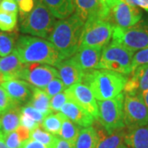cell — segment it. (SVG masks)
<instances>
[{
    "instance_id": "27",
    "label": "cell",
    "mask_w": 148,
    "mask_h": 148,
    "mask_svg": "<svg viewBox=\"0 0 148 148\" xmlns=\"http://www.w3.org/2000/svg\"><path fill=\"white\" fill-rule=\"evenodd\" d=\"M31 131L20 125L16 130L3 134L7 146L9 148H20L23 142L30 138Z\"/></svg>"
},
{
    "instance_id": "36",
    "label": "cell",
    "mask_w": 148,
    "mask_h": 148,
    "mask_svg": "<svg viewBox=\"0 0 148 148\" xmlns=\"http://www.w3.org/2000/svg\"><path fill=\"white\" fill-rule=\"evenodd\" d=\"M67 101H69V99L64 91L53 95V97L50 98V109L52 112L60 111L62 106H64Z\"/></svg>"
},
{
    "instance_id": "41",
    "label": "cell",
    "mask_w": 148,
    "mask_h": 148,
    "mask_svg": "<svg viewBox=\"0 0 148 148\" xmlns=\"http://www.w3.org/2000/svg\"><path fill=\"white\" fill-rule=\"evenodd\" d=\"M99 1H100L102 10L104 11L107 15L110 16L111 8L115 5L119 0H99Z\"/></svg>"
},
{
    "instance_id": "19",
    "label": "cell",
    "mask_w": 148,
    "mask_h": 148,
    "mask_svg": "<svg viewBox=\"0 0 148 148\" xmlns=\"http://www.w3.org/2000/svg\"><path fill=\"white\" fill-rule=\"evenodd\" d=\"M23 66L24 64L20 60L16 48L10 54L0 58V73L5 76L6 81L18 79V75Z\"/></svg>"
},
{
    "instance_id": "33",
    "label": "cell",
    "mask_w": 148,
    "mask_h": 148,
    "mask_svg": "<svg viewBox=\"0 0 148 148\" xmlns=\"http://www.w3.org/2000/svg\"><path fill=\"white\" fill-rule=\"evenodd\" d=\"M16 106L18 105L11 99L4 88L0 86V115Z\"/></svg>"
},
{
    "instance_id": "13",
    "label": "cell",
    "mask_w": 148,
    "mask_h": 148,
    "mask_svg": "<svg viewBox=\"0 0 148 148\" xmlns=\"http://www.w3.org/2000/svg\"><path fill=\"white\" fill-rule=\"evenodd\" d=\"M1 86L4 88L11 99L18 106L25 102H29L32 98L34 86L24 80H8Z\"/></svg>"
},
{
    "instance_id": "23",
    "label": "cell",
    "mask_w": 148,
    "mask_h": 148,
    "mask_svg": "<svg viewBox=\"0 0 148 148\" xmlns=\"http://www.w3.org/2000/svg\"><path fill=\"white\" fill-rule=\"evenodd\" d=\"M16 106L0 115V131L3 134L16 130L20 126L21 109Z\"/></svg>"
},
{
    "instance_id": "1",
    "label": "cell",
    "mask_w": 148,
    "mask_h": 148,
    "mask_svg": "<svg viewBox=\"0 0 148 148\" xmlns=\"http://www.w3.org/2000/svg\"><path fill=\"white\" fill-rule=\"evenodd\" d=\"M84 24L77 13L56 21L48 38L58 50L61 60L73 57L78 50Z\"/></svg>"
},
{
    "instance_id": "26",
    "label": "cell",
    "mask_w": 148,
    "mask_h": 148,
    "mask_svg": "<svg viewBox=\"0 0 148 148\" xmlns=\"http://www.w3.org/2000/svg\"><path fill=\"white\" fill-rule=\"evenodd\" d=\"M81 129L82 128L80 126L74 123L73 122L71 121L62 114V125L58 133V136L60 137V138L75 144Z\"/></svg>"
},
{
    "instance_id": "29",
    "label": "cell",
    "mask_w": 148,
    "mask_h": 148,
    "mask_svg": "<svg viewBox=\"0 0 148 148\" xmlns=\"http://www.w3.org/2000/svg\"><path fill=\"white\" fill-rule=\"evenodd\" d=\"M30 138L42 143L50 148H54L58 138L53 134L46 132L40 127L32 130L30 134Z\"/></svg>"
},
{
    "instance_id": "22",
    "label": "cell",
    "mask_w": 148,
    "mask_h": 148,
    "mask_svg": "<svg viewBox=\"0 0 148 148\" xmlns=\"http://www.w3.org/2000/svg\"><path fill=\"white\" fill-rule=\"evenodd\" d=\"M73 3L76 13L84 22L101 11L99 0H73Z\"/></svg>"
},
{
    "instance_id": "4",
    "label": "cell",
    "mask_w": 148,
    "mask_h": 148,
    "mask_svg": "<svg viewBox=\"0 0 148 148\" xmlns=\"http://www.w3.org/2000/svg\"><path fill=\"white\" fill-rule=\"evenodd\" d=\"M114 27L110 18L103 15L101 8L99 13L90 16L85 22L81 46L103 49L110 41Z\"/></svg>"
},
{
    "instance_id": "21",
    "label": "cell",
    "mask_w": 148,
    "mask_h": 148,
    "mask_svg": "<svg viewBox=\"0 0 148 148\" xmlns=\"http://www.w3.org/2000/svg\"><path fill=\"white\" fill-rule=\"evenodd\" d=\"M43 2L53 16L60 20L70 16L74 11L73 0H43Z\"/></svg>"
},
{
    "instance_id": "7",
    "label": "cell",
    "mask_w": 148,
    "mask_h": 148,
    "mask_svg": "<svg viewBox=\"0 0 148 148\" xmlns=\"http://www.w3.org/2000/svg\"><path fill=\"white\" fill-rule=\"evenodd\" d=\"M123 101L124 93L122 92L115 98L97 102L99 114L96 120L110 133L125 127Z\"/></svg>"
},
{
    "instance_id": "47",
    "label": "cell",
    "mask_w": 148,
    "mask_h": 148,
    "mask_svg": "<svg viewBox=\"0 0 148 148\" xmlns=\"http://www.w3.org/2000/svg\"><path fill=\"white\" fill-rule=\"evenodd\" d=\"M15 1H16V3H20V2H21V1H23V0H15Z\"/></svg>"
},
{
    "instance_id": "17",
    "label": "cell",
    "mask_w": 148,
    "mask_h": 148,
    "mask_svg": "<svg viewBox=\"0 0 148 148\" xmlns=\"http://www.w3.org/2000/svg\"><path fill=\"white\" fill-rule=\"evenodd\" d=\"M60 113L66 116L74 123L82 127L92 126L94 123V118L88 114L86 111L82 109L80 106L72 101H67L62 108L60 109Z\"/></svg>"
},
{
    "instance_id": "5",
    "label": "cell",
    "mask_w": 148,
    "mask_h": 148,
    "mask_svg": "<svg viewBox=\"0 0 148 148\" xmlns=\"http://www.w3.org/2000/svg\"><path fill=\"white\" fill-rule=\"evenodd\" d=\"M56 23L55 17L48 9L43 0H36L31 12L21 19L20 30L33 36L48 38Z\"/></svg>"
},
{
    "instance_id": "46",
    "label": "cell",
    "mask_w": 148,
    "mask_h": 148,
    "mask_svg": "<svg viewBox=\"0 0 148 148\" xmlns=\"http://www.w3.org/2000/svg\"><path fill=\"white\" fill-rule=\"evenodd\" d=\"M120 148H128V147H127V146H125V145L123 144V146H122V147Z\"/></svg>"
},
{
    "instance_id": "40",
    "label": "cell",
    "mask_w": 148,
    "mask_h": 148,
    "mask_svg": "<svg viewBox=\"0 0 148 148\" xmlns=\"http://www.w3.org/2000/svg\"><path fill=\"white\" fill-rule=\"evenodd\" d=\"M20 148H50L44 145L42 143H39L36 140H33L32 138L27 139V141L23 142L21 145Z\"/></svg>"
},
{
    "instance_id": "16",
    "label": "cell",
    "mask_w": 148,
    "mask_h": 148,
    "mask_svg": "<svg viewBox=\"0 0 148 148\" xmlns=\"http://www.w3.org/2000/svg\"><path fill=\"white\" fill-rule=\"evenodd\" d=\"M101 48L81 46L72 59L83 72L96 69L101 57Z\"/></svg>"
},
{
    "instance_id": "3",
    "label": "cell",
    "mask_w": 148,
    "mask_h": 148,
    "mask_svg": "<svg viewBox=\"0 0 148 148\" xmlns=\"http://www.w3.org/2000/svg\"><path fill=\"white\" fill-rule=\"evenodd\" d=\"M16 49L24 64L38 63L57 66L62 61L53 44L39 37L21 36L17 40Z\"/></svg>"
},
{
    "instance_id": "24",
    "label": "cell",
    "mask_w": 148,
    "mask_h": 148,
    "mask_svg": "<svg viewBox=\"0 0 148 148\" xmlns=\"http://www.w3.org/2000/svg\"><path fill=\"white\" fill-rule=\"evenodd\" d=\"M99 137L97 131L93 126L81 129L76 141V148H97Z\"/></svg>"
},
{
    "instance_id": "43",
    "label": "cell",
    "mask_w": 148,
    "mask_h": 148,
    "mask_svg": "<svg viewBox=\"0 0 148 148\" xmlns=\"http://www.w3.org/2000/svg\"><path fill=\"white\" fill-rule=\"evenodd\" d=\"M0 148H9L6 144L3 138V133L1 131H0Z\"/></svg>"
},
{
    "instance_id": "34",
    "label": "cell",
    "mask_w": 148,
    "mask_h": 148,
    "mask_svg": "<svg viewBox=\"0 0 148 148\" xmlns=\"http://www.w3.org/2000/svg\"><path fill=\"white\" fill-rule=\"evenodd\" d=\"M148 64V48H145L137 51L133 54L132 60V72L139 66Z\"/></svg>"
},
{
    "instance_id": "48",
    "label": "cell",
    "mask_w": 148,
    "mask_h": 148,
    "mask_svg": "<svg viewBox=\"0 0 148 148\" xmlns=\"http://www.w3.org/2000/svg\"><path fill=\"white\" fill-rule=\"evenodd\" d=\"M1 1H2V0H0V2H1Z\"/></svg>"
},
{
    "instance_id": "14",
    "label": "cell",
    "mask_w": 148,
    "mask_h": 148,
    "mask_svg": "<svg viewBox=\"0 0 148 148\" xmlns=\"http://www.w3.org/2000/svg\"><path fill=\"white\" fill-rule=\"evenodd\" d=\"M148 90V64L139 66L129 74L124 86V94L141 95Z\"/></svg>"
},
{
    "instance_id": "11",
    "label": "cell",
    "mask_w": 148,
    "mask_h": 148,
    "mask_svg": "<svg viewBox=\"0 0 148 148\" xmlns=\"http://www.w3.org/2000/svg\"><path fill=\"white\" fill-rule=\"evenodd\" d=\"M69 101L73 102L97 119L99 110L95 98L90 89L83 83L73 85L64 90Z\"/></svg>"
},
{
    "instance_id": "9",
    "label": "cell",
    "mask_w": 148,
    "mask_h": 148,
    "mask_svg": "<svg viewBox=\"0 0 148 148\" xmlns=\"http://www.w3.org/2000/svg\"><path fill=\"white\" fill-rule=\"evenodd\" d=\"M123 119L128 130L148 124V107L140 95L124 94Z\"/></svg>"
},
{
    "instance_id": "38",
    "label": "cell",
    "mask_w": 148,
    "mask_h": 148,
    "mask_svg": "<svg viewBox=\"0 0 148 148\" xmlns=\"http://www.w3.org/2000/svg\"><path fill=\"white\" fill-rule=\"evenodd\" d=\"M20 125L25 127L31 132L37 127H40V124L39 123H37L34 119H32L31 118L27 117V115H24L22 114H20Z\"/></svg>"
},
{
    "instance_id": "31",
    "label": "cell",
    "mask_w": 148,
    "mask_h": 148,
    "mask_svg": "<svg viewBox=\"0 0 148 148\" xmlns=\"http://www.w3.org/2000/svg\"><path fill=\"white\" fill-rule=\"evenodd\" d=\"M17 23V14L0 11V31L12 32L15 30Z\"/></svg>"
},
{
    "instance_id": "45",
    "label": "cell",
    "mask_w": 148,
    "mask_h": 148,
    "mask_svg": "<svg viewBox=\"0 0 148 148\" xmlns=\"http://www.w3.org/2000/svg\"><path fill=\"white\" fill-rule=\"evenodd\" d=\"M4 82H6L5 76L3 73H0V85H2Z\"/></svg>"
},
{
    "instance_id": "39",
    "label": "cell",
    "mask_w": 148,
    "mask_h": 148,
    "mask_svg": "<svg viewBox=\"0 0 148 148\" xmlns=\"http://www.w3.org/2000/svg\"><path fill=\"white\" fill-rule=\"evenodd\" d=\"M129 5L142 8L143 10L148 12V0H123Z\"/></svg>"
},
{
    "instance_id": "12",
    "label": "cell",
    "mask_w": 148,
    "mask_h": 148,
    "mask_svg": "<svg viewBox=\"0 0 148 148\" xmlns=\"http://www.w3.org/2000/svg\"><path fill=\"white\" fill-rule=\"evenodd\" d=\"M139 8L119 0L110 10V20L115 27L128 28L137 25L142 19Z\"/></svg>"
},
{
    "instance_id": "25",
    "label": "cell",
    "mask_w": 148,
    "mask_h": 148,
    "mask_svg": "<svg viewBox=\"0 0 148 148\" xmlns=\"http://www.w3.org/2000/svg\"><path fill=\"white\" fill-rule=\"evenodd\" d=\"M50 98L48 96L45 92L40 88L33 87V92L31 100L27 105H30L37 110L42 113L45 116L50 114L52 110L50 109Z\"/></svg>"
},
{
    "instance_id": "37",
    "label": "cell",
    "mask_w": 148,
    "mask_h": 148,
    "mask_svg": "<svg viewBox=\"0 0 148 148\" xmlns=\"http://www.w3.org/2000/svg\"><path fill=\"white\" fill-rule=\"evenodd\" d=\"M0 11L8 13H18V5L15 0H2L0 2Z\"/></svg>"
},
{
    "instance_id": "42",
    "label": "cell",
    "mask_w": 148,
    "mask_h": 148,
    "mask_svg": "<svg viewBox=\"0 0 148 148\" xmlns=\"http://www.w3.org/2000/svg\"><path fill=\"white\" fill-rule=\"evenodd\" d=\"M54 148H76V145L73 143L67 142L62 138H58Z\"/></svg>"
},
{
    "instance_id": "15",
    "label": "cell",
    "mask_w": 148,
    "mask_h": 148,
    "mask_svg": "<svg viewBox=\"0 0 148 148\" xmlns=\"http://www.w3.org/2000/svg\"><path fill=\"white\" fill-rule=\"evenodd\" d=\"M56 67L58 68V78L64 82L67 88L82 81L85 72L80 69L72 58L62 60Z\"/></svg>"
},
{
    "instance_id": "20",
    "label": "cell",
    "mask_w": 148,
    "mask_h": 148,
    "mask_svg": "<svg viewBox=\"0 0 148 148\" xmlns=\"http://www.w3.org/2000/svg\"><path fill=\"white\" fill-rule=\"evenodd\" d=\"M123 143L128 148H148V127H141L128 130Z\"/></svg>"
},
{
    "instance_id": "28",
    "label": "cell",
    "mask_w": 148,
    "mask_h": 148,
    "mask_svg": "<svg viewBox=\"0 0 148 148\" xmlns=\"http://www.w3.org/2000/svg\"><path fill=\"white\" fill-rule=\"evenodd\" d=\"M62 125V114L57 113V114H50L47 116L45 117L41 127L45 129L46 132L53 134L54 136H57L59 133L60 128Z\"/></svg>"
},
{
    "instance_id": "10",
    "label": "cell",
    "mask_w": 148,
    "mask_h": 148,
    "mask_svg": "<svg viewBox=\"0 0 148 148\" xmlns=\"http://www.w3.org/2000/svg\"><path fill=\"white\" fill-rule=\"evenodd\" d=\"M58 78V70L48 64H25L18 75V79L27 82L34 87L45 88L51 81Z\"/></svg>"
},
{
    "instance_id": "35",
    "label": "cell",
    "mask_w": 148,
    "mask_h": 148,
    "mask_svg": "<svg viewBox=\"0 0 148 148\" xmlns=\"http://www.w3.org/2000/svg\"><path fill=\"white\" fill-rule=\"evenodd\" d=\"M21 114L27 115V117L34 119L35 121L39 123L40 124V126H41V123L45 117V114H43L42 113H40V111H38L36 109H35L34 107H32L30 105H27V106L21 108Z\"/></svg>"
},
{
    "instance_id": "30",
    "label": "cell",
    "mask_w": 148,
    "mask_h": 148,
    "mask_svg": "<svg viewBox=\"0 0 148 148\" xmlns=\"http://www.w3.org/2000/svg\"><path fill=\"white\" fill-rule=\"evenodd\" d=\"M15 36L12 33L0 31V56L5 57L15 49Z\"/></svg>"
},
{
    "instance_id": "6",
    "label": "cell",
    "mask_w": 148,
    "mask_h": 148,
    "mask_svg": "<svg viewBox=\"0 0 148 148\" xmlns=\"http://www.w3.org/2000/svg\"><path fill=\"white\" fill-rule=\"evenodd\" d=\"M134 52L112 40L102 49L100 62L96 69H106L127 76L132 73Z\"/></svg>"
},
{
    "instance_id": "2",
    "label": "cell",
    "mask_w": 148,
    "mask_h": 148,
    "mask_svg": "<svg viewBox=\"0 0 148 148\" xmlns=\"http://www.w3.org/2000/svg\"><path fill=\"white\" fill-rule=\"evenodd\" d=\"M127 77L106 69H92L84 73L83 84L86 85L98 101L115 98L124 90Z\"/></svg>"
},
{
    "instance_id": "32",
    "label": "cell",
    "mask_w": 148,
    "mask_h": 148,
    "mask_svg": "<svg viewBox=\"0 0 148 148\" xmlns=\"http://www.w3.org/2000/svg\"><path fill=\"white\" fill-rule=\"evenodd\" d=\"M67 89L64 82L59 79V78H55L53 81H51L49 84L43 89V90L45 92V94L49 97H53V95H57L60 92H63Z\"/></svg>"
},
{
    "instance_id": "44",
    "label": "cell",
    "mask_w": 148,
    "mask_h": 148,
    "mask_svg": "<svg viewBox=\"0 0 148 148\" xmlns=\"http://www.w3.org/2000/svg\"><path fill=\"white\" fill-rule=\"evenodd\" d=\"M140 95L142 96L143 101H144L145 104H146V106L148 107V90H146V91H144V92L142 93Z\"/></svg>"
},
{
    "instance_id": "18",
    "label": "cell",
    "mask_w": 148,
    "mask_h": 148,
    "mask_svg": "<svg viewBox=\"0 0 148 148\" xmlns=\"http://www.w3.org/2000/svg\"><path fill=\"white\" fill-rule=\"evenodd\" d=\"M98 133L99 143L97 148H120L124 144L123 140L126 132L119 129L113 132H108L97 121V127H95Z\"/></svg>"
},
{
    "instance_id": "8",
    "label": "cell",
    "mask_w": 148,
    "mask_h": 148,
    "mask_svg": "<svg viewBox=\"0 0 148 148\" xmlns=\"http://www.w3.org/2000/svg\"><path fill=\"white\" fill-rule=\"evenodd\" d=\"M112 39L127 49L137 52L148 48V26L137 24L128 28L115 27Z\"/></svg>"
}]
</instances>
